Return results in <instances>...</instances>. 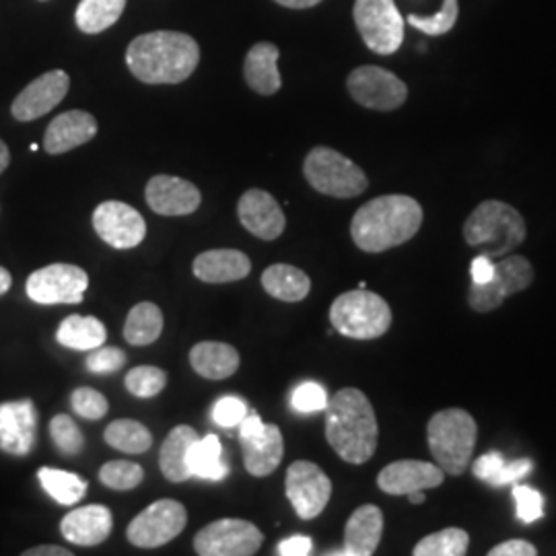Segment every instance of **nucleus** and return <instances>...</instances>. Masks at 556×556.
I'll return each instance as SVG.
<instances>
[{
	"label": "nucleus",
	"instance_id": "nucleus-32",
	"mask_svg": "<svg viewBox=\"0 0 556 556\" xmlns=\"http://www.w3.org/2000/svg\"><path fill=\"white\" fill-rule=\"evenodd\" d=\"M163 332V312L155 303L142 301L135 305L124 324V338L132 346H149Z\"/></svg>",
	"mask_w": 556,
	"mask_h": 556
},
{
	"label": "nucleus",
	"instance_id": "nucleus-44",
	"mask_svg": "<svg viewBox=\"0 0 556 556\" xmlns=\"http://www.w3.org/2000/svg\"><path fill=\"white\" fill-rule=\"evenodd\" d=\"M514 498H516L517 517L523 523H534L536 519L544 516V497L534 489L526 484H516Z\"/></svg>",
	"mask_w": 556,
	"mask_h": 556
},
{
	"label": "nucleus",
	"instance_id": "nucleus-40",
	"mask_svg": "<svg viewBox=\"0 0 556 556\" xmlns=\"http://www.w3.org/2000/svg\"><path fill=\"white\" fill-rule=\"evenodd\" d=\"M50 438L62 456H79L85 447L79 425L68 415H56L50 420Z\"/></svg>",
	"mask_w": 556,
	"mask_h": 556
},
{
	"label": "nucleus",
	"instance_id": "nucleus-5",
	"mask_svg": "<svg viewBox=\"0 0 556 556\" xmlns=\"http://www.w3.org/2000/svg\"><path fill=\"white\" fill-rule=\"evenodd\" d=\"M477 439V420L464 408L439 410L427 425L429 450L439 468L450 477H462L468 470Z\"/></svg>",
	"mask_w": 556,
	"mask_h": 556
},
{
	"label": "nucleus",
	"instance_id": "nucleus-26",
	"mask_svg": "<svg viewBox=\"0 0 556 556\" xmlns=\"http://www.w3.org/2000/svg\"><path fill=\"white\" fill-rule=\"evenodd\" d=\"M278 56L280 52L270 41H260L250 48L243 62V77L252 91L260 96L278 93V89L282 87V79L278 73Z\"/></svg>",
	"mask_w": 556,
	"mask_h": 556
},
{
	"label": "nucleus",
	"instance_id": "nucleus-11",
	"mask_svg": "<svg viewBox=\"0 0 556 556\" xmlns=\"http://www.w3.org/2000/svg\"><path fill=\"white\" fill-rule=\"evenodd\" d=\"M186 523L188 511L179 501L160 498L128 523L126 538L137 548H160L178 538Z\"/></svg>",
	"mask_w": 556,
	"mask_h": 556
},
{
	"label": "nucleus",
	"instance_id": "nucleus-4",
	"mask_svg": "<svg viewBox=\"0 0 556 556\" xmlns=\"http://www.w3.org/2000/svg\"><path fill=\"white\" fill-rule=\"evenodd\" d=\"M526 220L516 206L503 200H484L464 223V239L470 248H480L489 258H503L526 241Z\"/></svg>",
	"mask_w": 556,
	"mask_h": 556
},
{
	"label": "nucleus",
	"instance_id": "nucleus-41",
	"mask_svg": "<svg viewBox=\"0 0 556 556\" xmlns=\"http://www.w3.org/2000/svg\"><path fill=\"white\" fill-rule=\"evenodd\" d=\"M459 17V2L457 0H443L441 9L431 17H420V15H408V23L427 34V36H445L454 29V25Z\"/></svg>",
	"mask_w": 556,
	"mask_h": 556
},
{
	"label": "nucleus",
	"instance_id": "nucleus-20",
	"mask_svg": "<svg viewBox=\"0 0 556 556\" xmlns=\"http://www.w3.org/2000/svg\"><path fill=\"white\" fill-rule=\"evenodd\" d=\"M144 199L149 208L161 217H184L199 211L202 194L188 179L155 176L144 188Z\"/></svg>",
	"mask_w": 556,
	"mask_h": 556
},
{
	"label": "nucleus",
	"instance_id": "nucleus-33",
	"mask_svg": "<svg viewBox=\"0 0 556 556\" xmlns=\"http://www.w3.org/2000/svg\"><path fill=\"white\" fill-rule=\"evenodd\" d=\"M126 9V0H80L75 11V23L83 34L96 36L118 23Z\"/></svg>",
	"mask_w": 556,
	"mask_h": 556
},
{
	"label": "nucleus",
	"instance_id": "nucleus-16",
	"mask_svg": "<svg viewBox=\"0 0 556 556\" xmlns=\"http://www.w3.org/2000/svg\"><path fill=\"white\" fill-rule=\"evenodd\" d=\"M93 229L116 250H132L147 236V223L139 211L119 200L101 202L93 213Z\"/></svg>",
	"mask_w": 556,
	"mask_h": 556
},
{
	"label": "nucleus",
	"instance_id": "nucleus-17",
	"mask_svg": "<svg viewBox=\"0 0 556 556\" xmlns=\"http://www.w3.org/2000/svg\"><path fill=\"white\" fill-rule=\"evenodd\" d=\"M71 89V77L64 71H48L31 80L11 105L13 118L20 122H34L50 114Z\"/></svg>",
	"mask_w": 556,
	"mask_h": 556
},
{
	"label": "nucleus",
	"instance_id": "nucleus-19",
	"mask_svg": "<svg viewBox=\"0 0 556 556\" xmlns=\"http://www.w3.org/2000/svg\"><path fill=\"white\" fill-rule=\"evenodd\" d=\"M445 480V472L438 464L420 459H397L388 464L378 477L379 491L394 497H408L415 491L438 489Z\"/></svg>",
	"mask_w": 556,
	"mask_h": 556
},
{
	"label": "nucleus",
	"instance_id": "nucleus-29",
	"mask_svg": "<svg viewBox=\"0 0 556 556\" xmlns=\"http://www.w3.org/2000/svg\"><path fill=\"white\" fill-rule=\"evenodd\" d=\"M262 287L270 298L299 303L309 295L312 280L298 266L273 264L262 273Z\"/></svg>",
	"mask_w": 556,
	"mask_h": 556
},
{
	"label": "nucleus",
	"instance_id": "nucleus-1",
	"mask_svg": "<svg viewBox=\"0 0 556 556\" xmlns=\"http://www.w3.org/2000/svg\"><path fill=\"white\" fill-rule=\"evenodd\" d=\"M200 62L194 38L181 31H151L130 41L126 64L147 85H178L190 79Z\"/></svg>",
	"mask_w": 556,
	"mask_h": 556
},
{
	"label": "nucleus",
	"instance_id": "nucleus-6",
	"mask_svg": "<svg viewBox=\"0 0 556 556\" xmlns=\"http://www.w3.org/2000/svg\"><path fill=\"white\" fill-rule=\"evenodd\" d=\"M330 321L342 337L374 340L392 328V309L378 293L355 289L334 299L330 307Z\"/></svg>",
	"mask_w": 556,
	"mask_h": 556
},
{
	"label": "nucleus",
	"instance_id": "nucleus-24",
	"mask_svg": "<svg viewBox=\"0 0 556 556\" xmlns=\"http://www.w3.org/2000/svg\"><path fill=\"white\" fill-rule=\"evenodd\" d=\"M114 528V517L105 505H87L62 517L60 534L75 546H98Z\"/></svg>",
	"mask_w": 556,
	"mask_h": 556
},
{
	"label": "nucleus",
	"instance_id": "nucleus-34",
	"mask_svg": "<svg viewBox=\"0 0 556 556\" xmlns=\"http://www.w3.org/2000/svg\"><path fill=\"white\" fill-rule=\"evenodd\" d=\"M475 477L493 484V486H503V484H514L517 480L526 477L532 470V459H516V462H505V457L498 452H489L484 456L478 457L472 466Z\"/></svg>",
	"mask_w": 556,
	"mask_h": 556
},
{
	"label": "nucleus",
	"instance_id": "nucleus-13",
	"mask_svg": "<svg viewBox=\"0 0 556 556\" xmlns=\"http://www.w3.org/2000/svg\"><path fill=\"white\" fill-rule=\"evenodd\" d=\"M346 87L358 105L376 112H394L408 100L406 83L392 71L374 64L355 68L346 79Z\"/></svg>",
	"mask_w": 556,
	"mask_h": 556
},
{
	"label": "nucleus",
	"instance_id": "nucleus-53",
	"mask_svg": "<svg viewBox=\"0 0 556 556\" xmlns=\"http://www.w3.org/2000/svg\"><path fill=\"white\" fill-rule=\"evenodd\" d=\"M11 163V153H9V147L4 144V140H0V176L4 174V169L9 167Z\"/></svg>",
	"mask_w": 556,
	"mask_h": 556
},
{
	"label": "nucleus",
	"instance_id": "nucleus-55",
	"mask_svg": "<svg viewBox=\"0 0 556 556\" xmlns=\"http://www.w3.org/2000/svg\"><path fill=\"white\" fill-rule=\"evenodd\" d=\"M41 2H46V0H41Z\"/></svg>",
	"mask_w": 556,
	"mask_h": 556
},
{
	"label": "nucleus",
	"instance_id": "nucleus-36",
	"mask_svg": "<svg viewBox=\"0 0 556 556\" xmlns=\"http://www.w3.org/2000/svg\"><path fill=\"white\" fill-rule=\"evenodd\" d=\"M43 491L60 505H77L87 493V480L56 468H40L38 472Z\"/></svg>",
	"mask_w": 556,
	"mask_h": 556
},
{
	"label": "nucleus",
	"instance_id": "nucleus-50",
	"mask_svg": "<svg viewBox=\"0 0 556 556\" xmlns=\"http://www.w3.org/2000/svg\"><path fill=\"white\" fill-rule=\"evenodd\" d=\"M23 556H73L68 548L54 546V544H43V546H34L29 551H25Z\"/></svg>",
	"mask_w": 556,
	"mask_h": 556
},
{
	"label": "nucleus",
	"instance_id": "nucleus-22",
	"mask_svg": "<svg viewBox=\"0 0 556 556\" xmlns=\"http://www.w3.org/2000/svg\"><path fill=\"white\" fill-rule=\"evenodd\" d=\"M98 135V119L89 112L71 110L50 122L43 137V149L50 155H62L80 144H87Z\"/></svg>",
	"mask_w": 556,
	"mask_h": 556
},
{
	"label": "nucleus",
	"instance_id": "nucleus-49",
	"mask_svg": "<svg viewBox=\"0 0 556 556\" xmlns=\"http://www.w3.org/2000/svg\"><path fill=\"white\" fill-rule=\"evenodd\" d=\"M470 277H472V282H477V285L489 282L491 278L495 277V262H493V258L480 254V256L472 260Z\"/></svg>",
	"mask_w": 556,
	"mask_h": 556
},
{
	"label": "nucleus",
	"instance_id": "nucleus-47",
	"mask_svg": "<svg viewBox=\"0 0 556 556\" xmlns=\"http://www.w3.org/2000/svg\"><path fill=\"white\" fill-rule=\"evenodd\" d=\"M536 546L528 540H507L489 551V556H536Z\"/></svg>",
	"mask_w": 556,
	"mask_h": 556
},
{
	"label": "nucleus",
	"instance_id": "nucleus-10",
	"mask_svg": "<svg viewBox=\"0 0 556 556\" xmlns=\"http://www.w3.org/2000/svg\"><path fill=\"white\" fill-rule=\"evenodd\" d=\"M243 466L252 477H270L285 456V441L277 425H264L258 413L248 410L239 422Z\"/></svg>",
	"mask_w": 556,
	"mask_h": 556
},
{
	"label": "nucleus",
	"instance_id": "nucleus-15",
	"mask_svg": "<svg viewBox=\"0 0 556 556\" xmlns=\"http://www.w3.org/2000/svg\"><path fill=\"white\" fill-rule=\"evenodd\" d=\"M285 491L301 519H316L332 497V482L318 464L298 459L287 470Z\"/></svg>",
	"mask_w": 556,
	"mask_h": 556
},
{
	"label": "nucleus",
	"instance_id": "nucleus-51",
	"mask_svg": "<svg viewBox=\"0 0 556 556\" xmlns=\"http://www.w3.org/2000/svg\"><path fill=\"white\" fill-rule=\"evenodd\" d=\"M275 2H278L280 7L298 9V11H301V9H312V7H316V4H319L321 0H275Z\"/></svg>",
	"mask_w": 556,
	"mask_h": 556
},
{
	"label": "nucleus",
	"instance_id": "nucleus-30",
	"mask_svg": "<svg viewBox=\"0 0 556 556\" xmlns=\"http://www.w3.org/2000/svg\"><path fill=\"white\" fill-rule=\"evenodd\" d=\"M108 338L103 321L93 316H68L62 319L56 332V340L64 349L71 351H93Z\"/></svg>",
	"mask_w": 556,
	"mask_h": 556
},
{
	"label": "nucleus",
	"instance_id": "nucleus-39",
	"mask_svg": "<svg viewBox=\"0 0 556 556\" xmlns=\"http://www.w3.org/2000/svg\"><path fill=\"white\" fill-rule=\"evenodd\" d=\"M144 478V470L135 462L114 459L103 464L100 470V480L112 491H132L137 489Z\"/></svg>",
	"mask_w": 556,
	"mask_h": 556
},
{
	"label": "nucleus",
	"instance_id": "nucleus-35",
	"mask_svg": "<svg viewBox=\"0 0 556 556\" xmlns=\"http://www.w3.org/2000/svg\"><path fill=\"white\" fill-rule=\"evenodd\" d=\"M103 439L110 447L124 454H144L153 445L151 431L132 418H118L108 425Z\"/></svg>",
	"mask_w": 556,
	"mask_h": 556
},
{
	"label": "nucleus",
	"instance_id": "nucleus-21",
	"mask_svg": "<svg viewBox=\"0 0 556 556\" xmlns=\"http://www.w3.org/2000/svg\"><path fill=\"white\" fill-rule=\"evenodd\" d=\"M239 223L256 238L273 241L282 236L287 219L277 199L260 188L248 190L238 202Z\"/></svg>",
	"mask_w": 556,
	"mask_h": 556
},
{
	"label": "nucleus",
	"instance_id": "nucleus-45",
	"mask_svg": "<svg viewBox=\"0 0 556 556\" xmlns=\"http://www.w3.org/2000/svg\"><path fill=\"white\" fill-rule=\"evenodd\" d=\"M85 365L91 374H114L126 365V353L119 351L118 346H103L101 344L89 353Z\"/></svg>",
	"mask_w": 556,
	"mask_h": 556
},
{
	"label": "nucleus",
	"instance_id": "nucleus-28",
	"mask_svg": "<svg viewBox=\"0 0 556 556\" xmlns=\"http://www.w3.org/2000/svg\"><path fill=\"white\" fill-rule=\"evenodd\" d=\"M197 439H199L197 429H192L190 425H179L163 441L160 468L161 475L169 482H186L192 478L188 468V452Z\"/></svg>",
	"mask_w": 556,
	"mask_h": 556
},
{
	"label": "nucleus",
	"instance_id": "nucleus-43",
	"mask_svg": "<svg viewBox=\"0 0 556 556\" xmlns=\"http://www.w3.org/2000/svg\"><path fill=\"white\" fill-rule=\"evenodd\" d=\"M71 406H73L75 415L87 418V420H100L110 410V402L93 388H77L71 396Z\"/></svg>",
	"mask_w": 556,
	"mask_h": 556
},
{
	"label": "nucleus",
	"instance_id": "nucleus-2",
	"mask_svg": "<svg viewBox=\"0 0 556 556\" xmlns=\"http://www.w3.org/2000/svg\"><path fill=\"white\" fill-rule=\"evenodd\" d=\"M422 206L404 194H388L365 202L351 220V238L358 250L381 254L415 238L422 225Z\"/></svg>",
	"mask_w": 556,
	"mask_h": 556
},
{
	"label": "nucleus",
	"instance_id": "nucleus-23",
	"mask_svg": "<svg viewBox=\"0 0 556 556\" xmlns=\"http://www.w3.org/2000/svg\"><path fill=\"white\" fill-rule=\"evenodd\" d=\"M383 536V511L378 505H361L349 517L344 528V548L328 553L330 556L376 555Z\"/></svg>",
	"mask_w": 556,
	"mask_h": 556
},
{
	"label": "nucleus",
	"instance_id": "nucleus-25",
	"mask_svg": "<svg viewBox=\"0 0 556 556\" xmlns=\"http://www.w3.org/2000/svg\"><path fill=\"white\" fill-rule=\"evenodd\" d=\"M194 277L208 285L236 282L252 273V262L239 250H208L192 264Z\"/></svg>",
	"mask_w": 556,
	"mask_h": 556
},
{
	"label": "nucleus",
	"instance_id": "nucleus-14",
	"mask_svg": "<svg viewBox=\"0 0 556 556\" xmlns=\"http://www.w3.org/2000/svg\"><path fill=\"white\" fill-rule=\"evenodd\" d=\"M89 287V275L75 264H50L27 278V298L40 305L80 303Z\"/></svg>",
	"mask_w": 556,
	"mask_h": 556
},
{
	"label": "nucleus",
	"instance_id": "nucleus-12",
	"mask_svg": "<svg viewBox=\"0 0 556 556\" xmlns=\"http://www.w3.org/2000/svg\"><path fill=\"white\" fill-rule=\"evenodd\" d=\"M264 542V534L252 521L225 517L204 526L194 536V551L200 556H252Z\"/></svg>",
	"mask_w": 556,
	"mask_h": 556
},
{
	"label": "nucleus",
	"instance_id": "nucleus-7",
	"mask_svg": "<svg viewBox=\"0 0 556 556\" xmlns=\"http://www.w3.org/2000/svg\"><path fill=\"white\" fill-rule=\"evenodd\" d=\"M303 176L316 192L332 199H355L369 188V179L357 163L330 147H316L307 153Z\"/></svg>",
	"mask_w": 556,
	"mask_h": 556
},
{
	"label": "nucleus",
	"instance_id": "nucleus-18",
	"mask_svg": "<svg viewBox=\"0 0 556 556\" xmlns=\"http://www.w3.org/2000/svg\"><path fill=\"white\" fill-rule=\"evenodd\" d=\"M38 408L25 397L0 404V450L11 456H27L36 445Z\"/></svg>",
	"mask_w": 556,
	"mask_h": 556
},
{
	"label": "nucleus",
	"instance_id": "nucleus-46",
	"mask_svg": "<svg viewBox=\"0 0 556 556\" xmlns=\"http://www.w3.org/2000/svg\"><path fill=\"white\" fill-rule=\"evenodd\" d=\"M248 415V406L241 397L225 396L217 400V404L213 406V420L219 427H227L233 429L239 427V422Z\"/></svg>",
	"mask_w": 556,
	"mask_h": 556
},
{
	"label": "nucleus",
	"instance_id": "nucleus-8",
	"mask_svg": "<svg viewBox=\"0 0 556 556\" xmlns=\"http://www.w3.org/2000/svg\"><path fill=\"white\" fill-rule=\"evenodd\" d=\"M353 17L371 52L379 56L396 54L404 41V17L394 0H355Z\"/></svg>",
	"mask_w": 556,
	"mask_h": 556
},
{
	"label": "nucleus",
	"instance_id": "nucleus-37",
	"mask_svg": "<svg viewBox=\"0 0 556 556\" xmlns=\"http://www.w3.org/2000/svg\"><path fill=\"white\" fill-rule=\"evenodd\" d=\"M470 546V534L462 528H445L422 538L415 546V556H464Z\"/></svg>",
	"mask_w": 556,
	"mask_h": 556
},
{
	"label": "nucleus",
	"instance_id": "nucleus-27",
	"mask_svg": "<svg viewBox=\"0 0 556 556\" xmlns=\"http://www.w3.org/2000/svg\"><path fill=\"white\" fill-rule=\"evenodd\" d=\"M238 351L231 344L225 342H199L192 351H190V365L192 369L199 374L200 378L219 379L231 378L239 369Z\"/></svg>",
	"mask_w": 556,
	"mask_h": 556
},
{
	"label": "nucleus",
	"instance_id": "nucleus-54",
	"mask_svg": "<svg viewBox=\"0 0 556 556\" xmlns=\"http://www.w3.org/2000/svg\"><path fill=\"white\" fill-rule=\"evenodd\" d=\"M408 498L413 505H420V503H425V491H415L408 495Z\"/></svg>",
	"mask_w": 556,
	"mask_h": 556
},
{
	"label": "nucleus",
	"instance_id": "nucleus-38",
	"mask_svg": "<svg viewBox=\"0 0 556 556\" xmlns=\"http://www.w3.org/2000/svg\"><path fill=\"white\" fill-rule=\"evenodd\" d=\"M124 386L135 397L147 400L160 396L163 388L167 386V374L153 365H139L126 374Z\"/></svg>",
	"mask_w": 556,
	"mask_h": 556
},
{
	"label": "nucleus",
	"instance_id": "nucleus-52",
	"mask_svg": "<svg viewBox=\"0 0 556 556\" xmlns=\"http://www.w3.org/2000/svg\"><path fill=\"white\" fill-rule=\"evenodd\" d=\"M11 285H13V277H11V273H9L7 268H2V266H0V295L9 293Z\"/></svg>",
	"mask_w": 556,
	"mask_h": 556
},
{
	"label": "nucleus",
	"instance_id": "nucleus-3",
	"mask_svg": "<svg viewBox=\"0 0 556 556\" xmlns=\"http://www.w3.org/2000/svg\"><path fill=\"white\" fill-rule=\"evenodd\" d=\"M376 410L357 388H342L326 406V439L340 459L361 466L378 450Z\"/></svg>",
	"mask_w": 556,
	"mask_h": 556
},
{
	"label": "nucleus",
	"instance_id": "nucleus-48",
	"mask_svg": "<svg viewBox=\"0 0 556 556\" xmlns=\"http://www.w3.org/2000/svg\"><path fill=\"white\" fill-rule=\"evenodd\" d=\"M314 551V542L309 536H291L278 544L277 555L280 556H307Z\"/></svg>",
	"mask_w": 556,
	"mask_h": 556
},
{
	"label": "nucleus",
	"instance_id": "nucleus-42",
	"mask_svg": "<svg viewBox=\"0 0 556 556\" xmlns=\"http://www.w3.org/2000/svg\"><path fill=\"white\" fill-rule=\"evenodd\" d=\"M328 392L324 386H319L316 381H303L291 394V406L293 410H298L301 415H309V413H319L326 410L328 406Z\"/></svg>",
	"mask_w": 556,
	"mask_h": 556
},
{
	"label": "nucleus",
	"instance_id": "nucleus-31",
	"mask_svg": "<svg viewBox=\"0 0 556 556\" xmlns=\"http://www.w3.org/2000/svg\"><path fill=\"white\" fill-rule=\"evenodd\" d=\"M188 468L192 477L215 480V482H219L229 475V466L223 459V445L217 435L199 438L192 443L188 452Z\"/></svg>",
	"mask_w": 556,
	"mask_h": 556
},
{
	"label": "nucleus",
	"instance_id": "nucleus-9",
	"mask_svg": "<svg viewBox=\"0 0 556 556\" xmlns=\"http://www.w3.org/2000/svg\"><path fill=\"white\" fill-rule=\"evenodd\" d=\"M534 280V266L526 256L509 254L495 262V277L484 285H470L468 305L478 314L495 312L503 301L526 291Z\"/></svg>",
	"mask_w": 556,
	"mask_h": 556
}]
</instances>
